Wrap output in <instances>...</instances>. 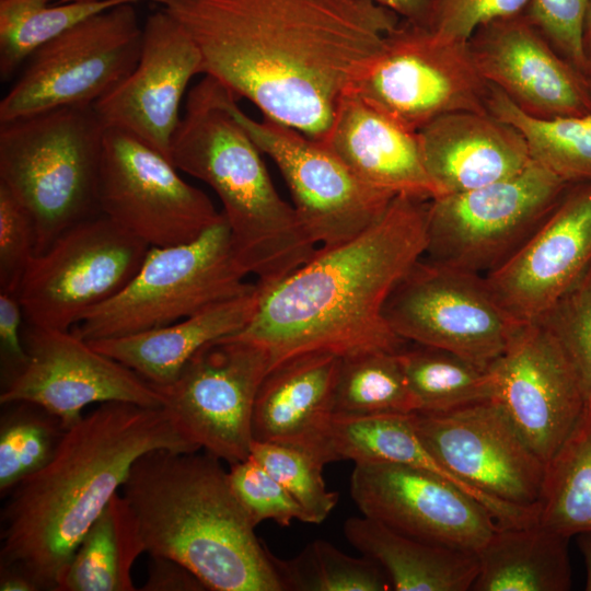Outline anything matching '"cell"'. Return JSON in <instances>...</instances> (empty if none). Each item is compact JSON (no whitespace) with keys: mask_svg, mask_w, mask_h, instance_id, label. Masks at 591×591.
Returning a JSON list of instances; mask_svg holds the SVG:
<instances>
[{"mask_svg":"<svg viewBox=\"0 0 591 591\" xmlns=\"http://www.w3.org/2000/svg\"><path fill=\"white\" fill-rule=\"evenodd\" d=\"M152 1L188 32L202 74L320 142L402 21L371 0Z\"/></svg>","mask_w":591,"mask_h":591,"instance_id":"6da1fadb","label":"cell"},{"mask_svg":"<svg viewBox=\"0 0 591 591\" xmlns=\"http://www.w3.org/2000/svg\"><path fill=\"white\" fill-rule=\"evenodd\" d=\"M427 204L397 195L361 233L317 248L288 277L259 289L254 316L232 336L263 349L268 372L308 354L399 351L408 343L392 331L384 308L426 252Z\"/></svg>","mask_w":591,"mask_h":591,"instance_id":"7a4b0ae2","label":"cell"},{"mask_svg":"<svg viewBox=\"0 0 591 591\" xmlns=\"http://www.w3.org/2000/svg\"><path fill=\"white\" fill-rule=\"evenodd\" d=\"M199 451L166 410L106 402L66 428L51 460L18 484L1 512L0 568L55 590L82 537L151 450Z\"/></svg>","mask_w":591,"mask_h":591,"instance_id":"3957f363","label":"cell"},{"mask_svg":"<svg viewBox=\"0 0 591 591\" xmlns=\"http://www.w3.org/2000/svg\"><path fill=\"white\" fill-rule=\"evenodd\" d=\"M199 451L151 450L132 464L121 495L146 553L182 564L207 590L282 591L222 461Z\"/></svg>","mask_w":591,"mask_h":591,"instance_id":"277c9868","label":"cell"},{"mask_svg":"<svg viewBox=\"0 0 591 591\" xmlns=\"http://www.w3.org/2000/svg\"><path fill=\"white\" fill-rule=\"evenodd\" d=\"M232 95L204 74L188 91L170 161L216 193L236 257L265 291L308 262L317 244L275 188L263 152L232 115Z\"/></svg>","mask_w":591,"mask_h":591,"instance_id":"5b68a950","label":"cell"},{"mask_svg":"<svg viewBox=\"0 0 591 591\" xmlns=\"http://www.w3.org/2000/svg\"><path fill=\"white\" fill-rule=\"evenodd\" d=\"M105 130L94 104L0 123V183L31 213L36 254L67 229L101 213L97 185Z\"/></svg>","mask_w":591,"mask_h":591,"instance_id":"8992f818","label":"cell"},{"mask_svg":"<svg viewBox=\"0 0 591 591\" xmlns=\"http://www.w3.org/2000/svg\"><path fill=\"white\" fill-rule=\"evenodd\" d=\"M224 216L197 239L149 248L132 279L73 332L91 341L158 328L251 291Z\"/></svg>","mask_w":591,"mask_h":591,"instance_id":"52a82bcc","label":"cell"},{"mask_svg":"<svg viewBox=\"0 0 591 591\" xmlns=\"http://www.w3.org/2000/svg\"><path fill=\"white\" fill-rule=\"evenodd\" d=\"M568 184L532 161L520 173L427 204V258L486 275L512 255L564 197Z\"/></svg>","mask_w":591,"mask_h":591,"instance_id":"ba28073f","label":"cell"},{"mask_svg":"<svg viewBox=\"0 0 591 591\" xmlns=\"http://www.w3.org/2000/svg\"><path fill=\"white\" fill-rule=\"evenodd\" d=\"M137 2L92 15L38 48L0 102V123L63 106L94 104L140 57Z\"/></svg>","mask_w":591,"mask_h":591,"instance_id":"9c48e42d","label":"cell"},{"mask_svg":"<svg viewBox=\"0 0 591 591\" xmlns=\"http://www.w3.org/2000/svg\"><path fill=\"white\" fill-rule=\"evenodd\" d=\"M150 246L103 213L36 254L18 289L27 324L69 331L132 279Z\"/></svg>","mask_w":591,"mask_h":591,"instance_id":"30bf717a","label":"cell"},{"mask_svg":"<svg viewBox=\"0 0 591 591\" xmlns=\"http://www.w3.org/2000/svg\"><path fill=\"white\" fill-rule=\"evenodd\" d=\"M488 84L467 42L441 38L401 21L385 46L349 91L413 132L440 116L486 113Z\"/></svg>","mask_w":591,"mask_h":591,"instance_id":"8fae6325","label":"cell"},{"mask_svg":"<svg viewBox=\"0 0 591 591\" xmlns=\"http://www.w3.org/2000/svg\"><path fill=\"white\" fill-rule=\"evenodd\" d=\"M384 316L405 341L450 351L484 369L523 326L499 305L484 276L427 257L396 283Z\"/></svg>","mask_w":591,"mask_h":591,"instance_id":"7c38bea8","label":"cell"},{"mask_svg":"<svg viewBox=\"0 0 591 591\" xmlns=\"http://www.w3.org/2000/svg\"><path fill=\"white\" fill-rule=\"evenodd\" d=\"M267 373L264 350L231 335L204 346L172 383L155 389L179 432L231 465L251 454L255 399Z\"/></svg>","mask_w":591,"mask_h":591,"instance_id":"4fadbf2b","label":"cell"},{"mask_svg":"<svg viewBox=\"0 0 591 591\" xmlns=\"http://www.w3.org/2000/svg\"><path fill=\"white\" fill-rule=\"evenodd\" d=\"M97 201L101 213L150 247L190 242L222 218L169 159L114 127L105 130Z\"/></svg>","mask_w":591,"mask_h":591,"instance_id":"5bb4252c","label":"cell"},{"mask_svg":"<svg viewBox=\"0 0 591 591\" xmlns=\"http://www.w3.org/2000/svg\"><path fill=\"white\" fill-rule=\"evenodd\" d=\"M232 95L229 108L258 149L279 169L293 208L321 246L341 244L370 227L395 195L359 179L324 143L299 130L245 114Z\"/></svg>","mask_w":591,"mask_h":591,"instance_id":"9a60e30c","label":"cell"},{"mask_svg":"<svg viewBox=\"0 0 591 591\" xmlns=\"http://www.w3.org/2000/svg\"><path fill=\"white\" fill-rule=\"evenodd\" d=\"M23 340L26 366L2 384L0 403H34L57 417L65 428L91 404L127 402L161 407L159 391L115 359L96 350L73 331L26 323Z\"/></svg>","mask_w":591,"mask_h":591,"instance_id":"2e32d148","label":"cell"},{"mask_svg":"<svg viewBox=\"0 0 591 591\" xmlns=\"http://www.w3.org/2000/svg\"><path fill=\"white\" fill-rule=\"evenodd\" d=\"M412 417L425 447L460 480L499 502L537 506L545 463L493 399Z\"/></svg>","mask_w":591,"mask_h":591,"instance_id":"e0dca14e","label":"cell"},{"mask_svg":"<svg viewBox=\"0 0 591 591\" xmlns=\"http://www.w3.org/2000/svg\"><path fill=\"white\" fill-rule=\"evenodd\" d=\"M350 494L362 515L445 547L477 553L498 526L472 496L448 479L410 465L356 464Z\"/></svg>","mask_w":591,"mask_h":591,"instance_id":"ac0fdd59","label":"cell"},{"mask_svg":"<svg viewBox=\"0 0 591 591\" xmlns=\"http://www.w3.org/2000/svg\"><path fill=\"white\" fill-rule=\"evenodd\" d=\"M489 369L491 399L546 464L584 407L577 375L560 344L542 323L523 325Z\"/></svg>","mask_w":591,"mask_h":591,"instance_id":"d6986e66","label":"cell"},{"mask_svg":"<svg viewBox=\"0 0 591 591\" xmlns=\"http://www.w3.org/2000/svg\"><path fill=\"white\" fill-rule=\"evenodd\" d=\"M591 265V182L572 184L534 233L484 275L518 324L537 323Z\"/></svg>","mask_w":591,"mask_h":591,"instance_id":"ffe728a7","label":"cell"},{"mask_svg":"<svg viewBox=\"0 0 591 591\" xmlns=\"http://www.w3.org/2000/svg\"><path fill=\"white\" fill-rule=\"evenodd\" d=\"M200 73L201 56L195 42L160 8L142 24L137 66L94 107L106 127L135 136L170 160L183 96L190 80Z\"/></svg>","mask_w":591,"mask_h":591,"instance_id":"44dd1931","label":"cell"},{"mask_svg":"<svg viewBox=\"0 0 591 591\" xmlns=\"http://www.w3.org/2000/svg\"><path fill=\"white\" fill-rule=\"evenodd\" d=\"M487 84L538 118L591 113V81L565 59L524 12L496 19L467 42Z\"/></svg>","mask_w":591,"mask_h":591,"instance_id":"7402d4cb","label":"cell"},{"mask_svg":"<svg viewBox=\"0 0 591 591\" xmlns=\"http://www.w3.org/2000/svg\"><path fill=\"white\" fill-rule=\"evenodd\" d=\"M341 358L327 352L290 359L267 373L256 395L254 440L292 445L324 465Z\"/></svg>","mask_w":591,"mask_h":591,"instance_id":"603a6c76","label":"cell"},{"mask_svg":"<svg viewBox=\"0 0 591 591\" xmlns=\"http://www.w3.org/2000/svg\"><path fill=\"white\" fill-rule=\"evenodd\" d=\"M417 135L425 169L441 195L511 177L533 161L522 135L488 112L447 114Z\"/></svg>","mask_w":591,"mask_h":591,"instance_id":"cb8c5ba5","label":"cell"},{"mask_svg":"<svg viewBox=\"0 0 591 591\" xmlns=\"http://www.w3.org/2000/svg\"><path fill=\"white\" fill-rule=\"evenodd\" d=\"M324 143L359 179L395 196L429 200L440 190L428 175L417 132L347 91Z\"/></svg>","mask_w":591,"mask_h":591,"instance_id":"d4e9b609","label":"cell"},{"mask_svg":"<svg viewBox=\"0 0 591 591\" xmlns=\"http://www.w3.org/2000/svg\"><path fill=\"white\" fill-rule=\"evenodd\" d=\"M260 299L255 287L181 321L135 334L89 341L96 350L135 371L154 387L172 383L207 344L241 332Z\"/></svg>","mask_w":591,"mask_h":591,"instance_id":"484cf974","label":"cell"},{"mask_svg":"<svg viewBox=\"0 0 591 591\" xmlns=\"http://www.w3.org/2000/svg\"><path fill=\"white\" fill-rule=\"evenodd\" d=\"M348 542L374 560L396 591H467L478 572V557L408 536L369 517L345 521Z\"/></svg>","mask_w":591,"mask_h":591,"instance_id":"4316f807","label":"cell"},{"mask_svg":"<svg viewBox=\"0 0 591 591\" xmlns=\"http://www.w3.org/2000/svg\"><path fill=\"white\" fill-rule=\"evenodd\" d=\"M569 537L538 522L497 526L476 553L474 591H567L571 588Z\"/></svg>","mask_w":591,"mask_h":591,"instance_id":"83f0119b","label":"cell"},{"mask_svg":"<svg viewBox=\"0 0 591 591\" xmlns=\"http://www.w3.org/2000/svg\"><path fill=\"white\" fill-rule=\"evenodd\" d=\"M328 447L332 462H386L424 468L457 486L480 502L494 517H501L506 512L503 503L475 490L441 465L419 438L412 413L334 414Z\"/></svg>","mask_w":591,"mask_h":591,"instance_id":"f1b7e54d","label":"cell"},{"mask_svg":"<svg viewBox=\"0 0 591 591\" xmlns=\"http://www.w3.org/2000/svg\"><path fill=\"white\" fill-rule=\"evenodd\" d=\"M142 553L136 515L117 493L82 537L56 591H132L131 569Z\"/></svg>","mask_w":591,"mask_h":591,"instance_id":"f546056e","label":"cell"},{"mask_svg":"<svg viewBox=\"0 0 591 591\" xmlns=\"http://www.w3.org/2000/svg\"><path fill=\"white\" fill-rule=\"evenodd\" d=\"M537 505L540 524L569 538L591 533V413L586 407L545 464Z\"/></svg>","mask_w":591,"mask_h":591,"instance_id":"4dcf8cb0","label":"cell"},{"mask_svg":"<svg viewBox=\"0 0 591 591\" xmlns=\"http://www.w3.org/2000/svg\"><path fill=\"white\" fill-rule=\"evenodd\" d=\"M488 89V113L522 135L533 161L568 184L591 182V113L538 118L498 89L489 84Z\"/></svg>","mask_w":591,"mask_h":591,"instance_id":"1f68e13d","label":"cell"},{"mask_svg":"<svg viewBox=\"0 0 591 591\" xmlns=\"http://www.w3.org/2000/svg\"><path fill=\"white\" fill-rule=\"evenodd\" d=\"M397 357L416 404L415 413H443L494 395L490 369L450 351L408 343Z\"/></svg>","mask_w":591,"mask_h":591,"instance_id":"d6a6232c","label":"cell"},{"mask_svg":"<svg viewBox=\"0 0 591 591\" xmlns=\"http://www.w3.org/2000/svg\"><path fill=\"white\" fill-rule=\"evenodd\" d=\"M50 0H0V77L12 74L43 45L83 20L125 2L82 0L48 5Z\"/></svg>","mask_w":591,"mask_h":591,"instance_id":"836d02e7","label":"cell"},{"mask_svg":"<svg viewBox=\"0 0 591 591\" xmlns=\"http://www.w3.org/2000/svg\"><path fill=\"white\" fill-rule=\"evenodd\" d=\"M397 352L368 351L341 358L335 414L415 413Z\"/></svg>","mask_w":591,"mask_h":591,"instance_id":"e575fe53","label":"cell"},{"mask_svg":"<svg viewBox=\"0 0 591 591\" xmlns=\"http://www.w3.org/2000/svg\"><path fill=\"white\" fill-rule=\"evenodd\" d=\"M270 559L282 591H387L392 584L384 570L366 556L354 557L329 542L315 540L297 556Z\"/></svg>","mask_w":591,"mask_h":591,"instance_id":"d590c367","label":"cell"},{"mask_svg":"<svg viewBox=\"0 0 591 591\" xmlns=\"http://www.w3.org/2000/svg\"><path fill=\"white\" fill-rule=\"evenodd\" d=\"M0 421V493L43 468L54 456L66 428L43 407L30 402L3 404Z\"/></svg>","mask_w":591,"mask_h":591,"instance_id":"8d00e7d4","label":"cell"},{"mask_svg":"<svg viewBox=\"0 0 591 591\" xmlns=\"http://www.w3.org/2000/svg\"><path fill=\"white\" fill-rule=\"evenodd\" d=\"M251 457L262 464L301 505L312 524L322 523L339 500L323 478L324 464L306 451L276 442L253 440Z\"/></svg>","mask_w":591,"mask_h":591,"instance_id":"74e56055","label":"cell"},{"mask_svg":"<svg viewBox=\"0 0 591 591\" xmlns=\"http://www.w3.org/2000/svg\"><path fill=\"white\" fill-rule=\"evenodd\" d=\"M538 322L560 344L591 413V265Z\"/></svg>","mask_w":591,"mask_h":591,"instance_id":"f35d334b","label":"cell"},{"mask_svg":"<svg viewBox=\"0 0 591 591\" xmlns=\"http://www.w3.org/2000/svg\"><path fill=\"white\" fill-rule=\"evenodd\" d=\"M228 478L255 528L265 520H273L281 526H288L292 520L311 523L301 505L253 457L231 464Z\"/></svg>","mask_w":591,"mask_h":591,"instance_id":"ab89813d","label":"cell"},{"mask_svg":"<svg viewBox=\"0 0 591 591\" xmlns=\"http://www.w3.org/2000/svg\"><path fill=\"white\" fill-rule=\"evenodd\" d=\"M36 255V229L25 206L0 183V291L18 292Z\"/></svg>","mask_w":591,"mask_h":591,"instance_id":"60d3db41","label":"cell"},{"mask_svg":"<svg viewBox=\"0 0 591 591\" xmlns=\"http://www.w3.org/2000/svg\"><path fill=\"white\" fill-rule=\"evenodd\" d=\"M588 4L589 0H531L524 10L552 46L586 77L582 35Z\"/></svg>","mask_w":591,"mask_h":591,"instance_id":"b9f144b4","label":"cell"},{"mask_svg":"<svg viewBox=\"0 0 591 591\" xmlns=\"http://www.w3.org/2000/svg\"><path fill=\"white\" fill-rule=\"evenodd\" d=\"M530 1L437 0L429 30L441 38L466 43L482 25L522 13Z\"/></svg>","mask_w":591,"mask_h":591,"instance_id":"7bdbcfd3","label":"cell"},{"mask_svg":"<svg viewBox=\"0 0 591 591\" xmlns=\"http://www.w3.org/2000/svg\"><path fill=\"white\" fill-rule=\"evenodd\" d=\"M24 312L15 292L0 291V355L2 384L18 374L27 363L23 340Z\"/></svg>","mask_w":591,"mask_h":591,"instance_id":"ee69618b","label":"cell"},{"mask_svg":"<svg viewBox=\"0 0 591 591\" xmlns=\"http://www.w3.org/2000/svg\"><path fill=\"white\" fill-rule=\"evenodd\" d=\"M144 591H204L206 586L182 564L163 556H150Z\"/></svg>","mask_w":591,"mask_h":591,"instance_id":"f6af8a7d","label":"cell"},{"mask_svg":"<svg viewBox=\"0 0 591 591\" xmlns=\"http://www.w3.org/2000/svg\"><path fill=\"white\" fill-rule=\"evenodd\" d=\"M394 12L404 22L430 28L437 0H371Z\"/></svg>","mask_w":591,"mask_h":591,"instance_id":"bcb514c9","label":"cell"},{"mask_svg":"<svg viewBox=\"0 0 591 591\" xmlns=\"http://www.w3.org/2000/svg\"><path fill=\"white\" fill-rule=\"evenodd\" d=\"M0 590L1 591H36L37 584L23 572L11 569L0 568Z\"/></svg>","mask_w":591,"mask_h":591,"instance_id":"7dc6e473","label":"cell"},{"mask_svg":"<svg viewBox=\"0 0 591 591\" xmlns=\"http://www.w3.org/2000/svg\"><path fill=\"white\" fill-rule=\"evenodd\" d=\"M582 44H583V54H584L586 67H587V77L591 81V0H589V4L586 12Z\"/></svg>","mask_w":591,"mask_h":591,"instance_id":"c3c4849f","label":"cell"},{"mask_svg":"<svg viewBox=\"0 0 591 591\" xmlns=\"http://www.w3.org/2000/svg\"><path fill=\"white\" fill-rule=\"evenodd\" d=\"M579 548L586 566V590L591 591V533L578 535Z\"/></svg>","mask_w":591,"mask_h":591,"instance_id":"681fc988","label":"cell"},{"mask_svg":"<svg viewBox=\"0 0 591 591\" xmlns=\"http://www.w3.org/2000/svg\"><path fill=\"white\" fill-rule=\"evenodd\" d=\"M71 1H82V0H67L66 2H71Z\"/></svg>","mask_w":591,"mask_h":591,"instance_id":"f907efd6","label":"cell"},{"mask_svg":"<svg viewBox=\"0 0 591 591\" xmlns=\"http://www.w3.org/2000/svg\"><path fill=\"white\" fill-rule=\"evenodd\" d=\"M65 1H67V0H59V2H65Z\"/></svg>","mask_w":591,"mask_h":591,"instance_id":"816d5d0a","label":"cell"}]
</instances>
